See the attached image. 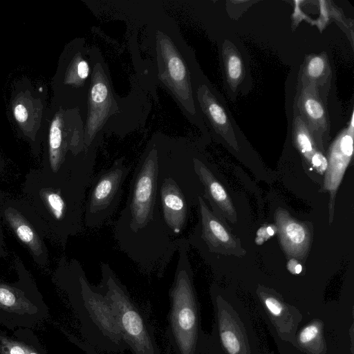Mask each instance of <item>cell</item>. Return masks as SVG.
Listing matches in <instances>:
<instances>
[{
	"mask_svg": "<svg viewBox=\"0 0 354 354\" xmlns=\"http://www.w3.org/2000/svg\"><path fill=\"white\" fill-rule=\"evenodd\" d=\"M275 221L281 247L287 255L305 257L310 242L308 227L281 208L276 211Z\"/></svg>",
	"mask_w": 354,
	"mask_h": 354,
	"instance_id": "15",
	"label": "cell"
},
{
	"mask_svg": "<svg viewBox=\"0 0 354 354\" xmlns=\"http://www.w3.org/2000/svg\"><path fill=\"white\" fill-rule=\"evenodd\" d=\"M318 333V328L315 325H310L305 328L299 335L301 343H307L315 339Z\"/></svg>",
	"mask_w": 354,
	"mask_h": 354,
	"instance_id": "25",
	"label": "cell"
},
{
	"mask_svg": "<svg viewBox=\"0 0 354 354\" xmlns=\"http://www.w3.org/2000/svg\"><path fill=\"white\" fill-rule=\"evenodd\" d=\"M129 171L124 158H120L93 178L84 205V223L87 227H99L113 216L120 204Z\"/></svg>",
	"mask_w": 354,
	"mask_h": 354,
	"instance_id": "9",
	"label": "cell"
},
{
	"mask_svg": "<svg viewBox=\"0 0 354 354\" xmlns=\"http://www.w3.org/2000/svg\"><path fill=\"white\" fill-rule=\"evenodd\" d=\"M265 304L270 310V312L274 315H279L282 311V306L280 302L274 297H267L265 299Z\"/></svg>",
	"mask_w": 354,
	"mask_h": 354,
	"instance_id": "26",
	"label": "cell"
},
{
	"mask_svg": "<svg viewBox=\"0 0 354 354\" xmlns=\"http://www.w3.org/2000/svg\"><path fill=\"white\" fill-rule=\"evenodd\" d=\"M295 105L299 116L308 127L319 151L323 153L324 144L329 134L327 109L320 97L319 88L310 84H299Z\"/></svg>",
	"mask_w": 354,
	"mask_h": 354,
	"instance_id": "12",
	"label": "cell"
},
{
	"mask_svg": "<svg viewBox=\"0 0 354 354\" xmlns=\"http://www.w3.org/2000/svg\"><path fill=\"white\" fill-rule=\"evenodd\" d=\"M200 220L196 230L187 239L189 244L206 249L210 253L241 255L245 250L239 241L213 213L203 197L198 198Z\"/></svg>",
	"mask_w": 354,
	"mask_h": 354,
	"instance_id": "11",
	"label": "cell"
},
{
	"mask_svg": "<svg viewBox=\"0 0 354 354\" xmlns=\"http://www.w3.org/2000/svg\"><path fill=\"white\" fill-rule=\"evenodd\" d=\"M101 281L97 288L109 301L122 338L132 354H161L152 326L110 266L100 263Z\"/></svg>",
	"mask_w": 354,
	"mask_h": 354,
	"instance_id": "6",
	"label": "cell"
},
{
	"mask_svg": "<svg viewBox=\"0 0 354 354\" xmlns=\"http://www.w3.org/2000/svg\"><path fill=\"white\" fill-rule=\"evenodd\" d=\"M89 65L80 53L68 47L62 54L58 68L53 78V102L64 106L72 89L84 83L88 77Z\"/></svg>",
	"mask_w": 354,
	"mask_h": 354,
	"instance_id": "13",
	"label": "cell"
},
{
	"mask_svg": "<svg viewBox=\"0 0 354 354\" xmlns=\"http://www.w3.org/2000/svg\"><path fill=\"white\" fill-rule=\"evenodd\" d=\"M193 162L195 171L203 188V196L215 211L220 212L230 222L236 223L237 217L234 207L222 184L203 161L194 157Z\"/></svg>",
	"mask_w": 354,
	"mask_h": 354,
	"instance_id": "16",
	"label": "cell"
},
{
	"mask_svg": "<svg viewBox=\"0 0 354 354\" xmlns=\"http://www.w3.org/2000/svg\"><path fill=\"white\" fill-rule=\"evenodd\" d=\"M166 54L165 71L168 75L169 83H173L175 88H183L185 97L192 100L189 75L184 61L175 52L168 53L166 51Z\"/></svg>",
	"mask_w": 354,
	"mask_h": 354,
	"instance_id": "21",
	"label": "cell"
},
{
	"mask_svg": "<svg viewBox=\"0 0 354 354\" xmlns=\"http://www.w3.org/2000/svg\"><path fill=\"white\" fill-rule=\"evenodd\" d=\"M189 245L187 239L179 240L177 264L169 290L167 336L176 354H207L208 341L201 328Z\"/></svg>",
	"mask_w": 354,
	"mask_h": 354,
	"instance_id": "5",
	"label": "cell"
},
{
	"mask_svg": "<svg viewBox=\"0 0 354 354\" xmlns=\"http://www.w3.org/2000/svg\"><path fill=\"white\" fill-rule=\"evenodd\" d=\"M292 140L295 147L310 165L312 156L319 150L308 127L299 115H295L293 120Z\"/></svg>",
	"mask_w": 354,
	"mask_h": 354,
	"instance_id": "22",
	"label": "cell"
},
{
	"mask_svg": "<svg viewBox=\"0 0 354 354\" xmlns=\"http://www.w3.org/2000/svg\"><path fill=\"white\" fill-rule=\"evenodd\" d=\"M197 95L202 111L215 131L232 147L238 151V142L232 125L222 104L206 85H202L198 88Z\"/></svg>",
	"mask_w": 354,
	"mask_h": 354,
	"instance_id": "17",
	"label": "cell"
},
{
	"mask_svg": "<svg viewBox=\"0 0 354 354\" xmlns=\"http://www.w3.org/2000/svg\"><path fill=\"white\" fill-rule=\"evenodd\" d=\"M330 73L331 69L327 54H310L306 57L300 82L313 84L319 88L326 83Z\"/></svg>",
	"mask_w": 354,
	"mask_h": 354,
	"instance_id": "18",
	"label": "cell"
},
{
	"mask_svg": "<svg viewBox=\"0 0 354 354\" xmlns=\"http://www.w3.org/2000/svg\"><path fill=\"white\" fill-rule=\"evenodd\" d=\"M46 91L23 78L12 84L9 104L10 120L17 135L30 145L37 156L45 140L47 120Z\"/></svg>",
	"mask_w": 354,
	"mask_h": 354,
	"instance_id": "8",
	"label": "cell"
},
{
	"mask_svg": "<svg viewBox=\"0 0 354 354\" xmlns=\"http://www.w3.org/2000/svg\"><path fill=\"white\" fill-rule=\"evenodd\" d=\"M29 354H37L36 353L31 352Z\"/></svg>",
	"mask_w": 354,
	"mask_h": 354,
	"instance_id": "30",
	"label": "cell"
},
{
	"mask_svg": "<svg viewBox=\"0 0 354 354\" xmlns=\"http://www.w3.org/2000/svg\"><path fill=\"white\" fill-rule=\"evenodd\" d=\"M73 111L53 101L48 109L41 169L51 176L88 188L93 179L95 151L86 146L84 133L72 122Z\"/></svg>",
	"mask_w": 354,
	"mask_h": 354,
	"instance_id": "3",
	"label": "cell"
},
{
	"mask_svg": "<svg viewBox=\"0 0 354 354\" xmlns=\"http://www.w3.org/2000/svg\"><path fill=\"white\" fill-rule=\"evenodd\" d=\"M57 266V271L71 286L82 334L88 343L108 353L127 349L109 301L96 286L89 283L80 262L63 257Z\"/></svg>",
	"mask_w": 354,
	"mask_h": 354,
	"instance_id": "4",
	"label": "cell"
},
{
	"mask_svg": "<svg viewBox=\"0 0 354 354\" xmlns=\"http://www.w3.org/2000/svg\"><path fill=\"white\" fill-rule=\"evenodd\" d=\"M0 221L7 225L17 241L27 249L37 266L44 268L48 265L46 239H52V236L28 201L22 196L0 191Z\"/></svg>",
	"mask_w": 354,
	"mask_h": 354,
	"instance_id": "7",
	"label": "cell"
},
{
	"mask_svg": "<svg viewBox=\"0 0 354 354\" xmlns=\"http://www.w3.org/2000/svg\"><path fill=\"white\" fill-rule=\"evenodd\" d=\"M222 57L227 83L234 91L245 77V68L241 54L236 46L226 39L222 46Z\"/></svg>",
	"mask_w": 354,
	"mask_h": 354,
	"instance_id": "19",
	"label": "cell"
},
{
	"mask_svg": "<svg viewBox=\"0 0 354 354\" xmlns=\"http://www.w3.org/2000/svg\"><path fill=\"white\" fill-rule=\"evenodd\" d=\"M0 308L19 314L32 313L37 309L21 288L1 281Z\"/></svg>",
	"mask_w": 354,
	"mask_h": 354,
	"instance_id": "20",
	"label": "cell"
},
{
	"mask_svg": "<svg viewBox=\"0 0 354 354\" xmlns=\"http://www.w3.org/2000/svg\"><path fill=\"white\" fill-rule=\"evenodd\" d=\"M157 197L161 214L170 236L178 241L189 216L190 206L174 178L158 164Z\"/></svg>",
	"mask_w": 354,
	"mask_h": 354,
	"instance_id": "10",
	"label": "cell"
},
{
	"mask_svg": "<svg viewBox=\"0 0 354 354\" xmlns=\"http://www.w3.org/2000/svg\"><path fill=\"white\" fill-rule=\"evenodd\" d=\"M354 129H344L330 145L328 154V167L324 182V189L330 193V222L334 214L335 198L344 172L353 153Z\"/></svg>",
	"mask_w": 354,
	"mask_h": 354,
	"instance_id": "14",
	"label": "cell"
},
{
	"mask_svg": "<svg viewBox=\"0 0 354 354\" xmlns=\"http://www.w3.org/2000/svg\"><path fill=\"white\" fill-rule=\"evenodd\" d=\"M9 354H26V352L21 346L14 344L10 348Z\"/></svg>",
	"mask_w": 354,
	"mask_h": 354,
	"instance_id": "28",
	"label": "cell"
},
{
	"mask_svg": "<svg viewBox=\"0 0 354 354\" xmlns=\"http://www.w3.org/2000/svg\"><path fill=\"white\" fill-rule=\"evenodd\" d=\"M5 169V162L0 155V174H1Z\"/></svg>",
	"mask_w": 354,
	"mask_h": 354,
	"instance_id": "29",
	"label": "cell"
},
{
	"mask_svg": "<svg viewBox=\"0 0 354 354\" xmlns=\"http://www.w3.org/2000/svg\"><path fill=\"white\" fill-rule=\"evenodd\" d=\"M277 227L274 225L263 226L259 229L257 233L255 241L257 244L261 245L265 241L274 236L277 232Z\"/></svg>",
	"mask_w": 354,
	"mask_h": 354,
	"instance_id": "24",
	"label": "cell"
},
{
	"mask_svg": "<svg viewBox=\"0 0 354 354\" xmlns=\"http://www.w3.org/2000/svg\"><path fill=\"white\" fill-rule=\"evenodd\" d=\"M310 165H311L317 173L322 175L326 172L328 167L327 158L320 151H317L311 157Z\"/></svg>",
	"mask_w": 354,
	"mask_h": 354,
	"instance_id": "23",
	"label": "cell"
},
{
	"mask_svg": "<svg viewBox=\"0 0 354 354\" xmlns=\"http://www.w3.org/2000/svg\"><path fill=\"white\" fill-rule=\"evenodd\" d=\"M158 150L149 144L133 171L128 197L116 220L114 239L120 250L144 273L162 277L178 241L169 235L157 197Z\"/></svg>",
	"mask_w": 354,
	"mask_h": 354,
	"instance_id": "1",
	"label": "cell"
},
{
	"mask_svg": "<svg viewBox=\"0 0 354 354\" xmlns=\"http://www.w3.org/2000/svg\"><path fill=\"white\" fill-rule=\"evenodd\" d=\"M288 270L294 274H299L301 272L302 267L300 263L295 259H291L287 263Z\"/></svg>",
	"mask_w": 354,
	"mask_h": 354,
	"instance_id": "27",
	"label": "cell"
},
{
	"mask_svg": "<svg viewBox=\"0 0 354 354\" xmlns=\"http://www.w3.org/2000/svg\"><path fill=\"white\" fill-rule=\"evenodd\" d=\"M86 189L39 168L27 173L21 192L47 226L53 241L64 246L70 237L83 230Z\"/></svg>",
	"mask_w": 354,
	"mask_h": 354,
	"instance_id": "2",
	"label": "cell"
}]
</instances>
